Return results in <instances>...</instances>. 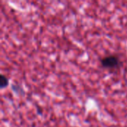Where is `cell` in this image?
<instances>
[{"label":"cell","instance_id":"6da1fadb","mask_svg":"<svg viewBox=\"0 0 127 127\" xmlns=\"http://www.w3.org/2000/svg\"><path fill=\"white\" fill-rule=\"evenodd\" d=\"M103 68L109 69H115L121 65V60L117 55L111 54L103 57L100 60Z\"/></svg>","mask_w":127,"mask_h":127},{"label":"cell","instance_id":"7a4b0ae2","mask_svg":"<svg viewBox=\"0 0 127 127\" xmlns=\"http://www.w3.org/2000/svg\"><path fill=\"white\" fill-rule=\"evenodd\" d=\"M9 84V79L7 77H6L4 74L1 75L0 77V88L1 89H4L6 88Z\"/></svg>","mask_w":127,"mask_h":127}]
</instances>
